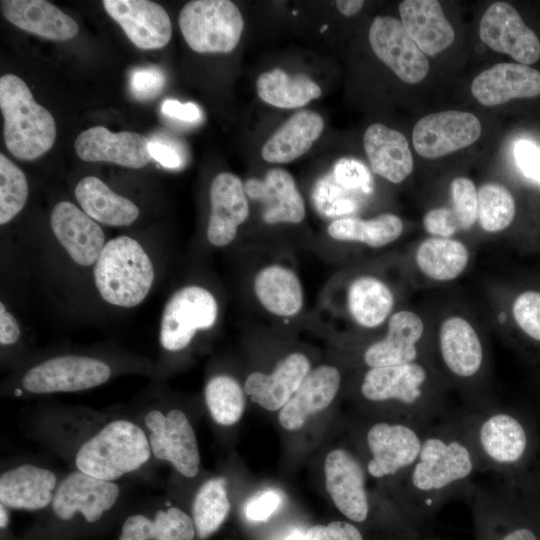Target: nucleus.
Returning a JSON list of instances; mask_svg holds the SVG:
<instances>
[{"instance_id":"obj_51","label":"nucleus","mask_w":540,"mask_h":540,"mask_svg":"<svg viewBox=\"0 0 540 540\" xmlns=\"http://www.w3.org/2000/svg\"><path fill=\"white\" fill-rule=\"evenodd\" d=\"M423 225L428 233L443 238H448L460 230L452 209L445 207L428 211L424 216Z\"/></svg>"},{"instance_id":"obj_39","label":"nucleus","mask_w":540,"mask_h":540,"mask_svg":"<svg viewBox=\"0 0 540 540\" xmlns=\"http://www.w3.org/2000/svg\"><path fill=\"white\" fill-rule=\"evenodd\" d=\"M468 260L467 247L450 238L426 239L416 252V262L420 270L437 281H449L458 277L466 268Z\"/></svg>"},{"instance_id":"obj_50","label":"nucleus","mask_w":540,"mask_h":540,"mask_svg":"<svg viewBox=\"0 0 540 540\" xmlns=\"http://www.w3.org/2000/svg\"><path fill=\"white\" fill-rule=\"evenodd\" d=\"M514 158L526 177L540 183V148L536 144L524 139L517 141Z\"/></svg>"},{"instance_id":"obj_8","label":"nucleus","mask_w":540,"mask_h":540,"mask_svg":"<svg viewBox=\"0 0 540 540\" xmlns=\"http://www.w3.org/2000/svg\"><path fill=\"white\" fill-rule=\"evenodd\" d=\"M179 26L188 46L198 53H229L244 28L237 6L228 0H194L184 5Z\"/></svg>"},{"instance_id":"obj_53","label":"nucleus","mask_w":540,"mask_h":540,"mask_svg":"<svg viewBox=\"0 0 540 540\" xmlns=\"http://www.w3.org/2000/svg\"><path fill=\"white\" fill-rule=\"evenodd\" d=\"M21 335L16 318L10 313L3 302L0 303V343L2 346L15 344Z\"/></svg>"},{"instance_id":"obj_7","label":"nucleus","mask_w":540,"mask_h":540,"mask_svg":"<svg viewBox=\"0 0 540 540\" xmlns=\"http://www.w3.org/2000/svg\"><path fill=\"white\" fill-rule=\"evenodd\" d=\"M428 428L397 419L373 422L365 433L367 474L377 480H394L397 486L415 463Z\"/></svg>"},{"instance_id":"obj_20","label":"nucleus","mask_w":540,"mask_h":540,"mask_svg":"<svg viewBox=\"0 0 540 540\" xmlns=\"http://www.w3.org/2000/svg\"><path fill=\"white\" fill-rule=\"evenodd\" d=\"M149 141L136 132L113 133L103 126H94L77 136L75 151L86 162H110L139 169L151 159Z\"/></svg>"},{"instance_id":"obj_34","label":"nucleus","mask_w":540,"mask_h":540,"mask_svg":"<svg viewBox=\"0 0 540 540\" xmlns=\"http://www.w3.org/2000/svg\"><path fill=\"white\" fill-rule=\"evenodd\" d=\"M74 192L82 210L101 224L128 226L139 216V208L134 202L115 193L95 176L82 178Z\"/></svg>"},{"instance_id":"obj_45","label":"nucleus","mask_w":540,"mask_h":540,"mask_svg":"<svg viewBox=\"0 0 540 540\" xmlns=\"http://www.w3.org/2000/svg\"><path fill=\"white\" fill-rule=\"evenodd\" d=\"M513 315L528 336L540 341V292L527 291L520 294L513 304Z\"/></svg>"},{"instance_id":"obj_24","label":"nucleus","mask_w":540,"mask_h":540,"mask_svg":"<svg viewBox=\"0 0 540 540\" xmlns=\"http://www.w3.org/2000/svg\"><path fill=\"white\" fill-rule=\"evenodd\" d=\"M245 192L263 205V220L274 224H298L306 215L305 203L293 176L281 168L267 171L263 180L250 179Z\"/></svg>"},{"instance_id":"obj_3","label":"nucleus","mask_w":540,"mask_h":540,"mask_svg":"<svg viewBox=\"0 0 540 540\" xmlns=\"http://www.w3.org/2000/svg\"><path fill=\"white\" fill-rule=\"evenodd\" d=\"M151 457L144 427L126 418H115L78 445L74 466L89 476L116 482L140 470Z\"/></svg>"},{"instance_id":"obj_23","label":"nucleus","mask_w":540,"mask_h":540,"mask_svg":"<svg viewBox=\"0 0 540 540\" xmlns=\"http://www.w3.org/2000/svg\"><path fill=\"white\" fill-rule=\"evenodd\" d=\"M309 358L301 352H292L282 358L272 372H252L245 380L244 391L262 408L281 409L295 394L311 371Z\"/></svg>"},{"instance_id":"obj_41","label":"nucleus","mask_w":540,"mask_h":540,"mask_svg":"<svg viewBox=\"0 0 540 540\" xmlns=\"http://www.w3.org/2000/svg\"><path fill=\"white\" fill-rule=\"evenodd\" d=\"M245 391L240 383L229 375H216L206 384L204 397L213 420L222 426L237 423L245 409Z\"/></svg>"},{"instance_id":"obj_2","label":"nucleus","mask_w":540,"mask_h":540,"mask_svg":"<svg viewBox=\"0 0 540 540\" xmlns=\"http://www.w3.org/2000/svg\"><path fill=\"white\" fill-rule=\"evenodd\" d=\"M429 383L430 373L418 361L375 367L364 373L360 394L369 403L392 409L394 419L430 427L450 413Z\"/></svg>"},{"instance_id":"obj_57","label":"nucleus","mask_w":540,"mask_h":540,"mask_svg":"<svg viewBox=\"0 0 540 540\" xmlns=\"http://www.w3.org/2000/svg\"><path fill=\"white\" fill-rule=\"evenodd\" d=\"M304 534L305 532H302L299 529H295L282 540H304Z\"/></svg>"},{"instance_id":"obj_18","label":"nucleus","mask_w":540,"mask_h":540,"mask_svg":"<svg viewBox=\"0 0 540 540\" xmlns=\"http://www.w3.org/2000/svg\"><path fill=\"white\" fill-rule=\"evenodd\" d=\"M209 199L207 239L212 246H228L234 241L239 227L249 216L245 187L236 175L222 172L211 182Z\"/></svg>"},{"instance_id":"obj_56","label":"nucleus","mask_w":540,"mask_h":540,"mask_svg":"<svg viewBox=\"0 0 540 540\" xmlns=\"http://www.w3.org/2000/svg\"><path fill=\"white\" fill-rule=\"evenodd\" d=\"M9 508L5 507L4 505L0 504V527L1 529H4L7 527L9 523Z\"/></svg>"},{"instance_id":"obj_47","label":"nucleus","mask_w":540,"mask_h":540,"mask_svg":"<svg viewBox=\"0 0 540 540\" xmlns=\"http://www.w3.org/2000/svg\"><path fill=\"white\" fill-rule=\"evenodd\" d=\"M304 540H365L356 524L336 520L327 525H314L306 530Z\"/></svg>"},{"instance_id":"obj_30","label":"nucleus","mask_w":540,"mask_h":540,"mask_svg":"<svg viewBox=\"0 0 540 540\" xmlns=\"http://www.w3.org/2000/svg\"><path fill=\"white\" fill-rule=\"evenodd\" d=\"M1 10L13 25L50 40H69L79 30L73 18L45 0H2Z\"/></svg>"},{"instance_id":"obj_11","label":"nucleus","mask_w":540,"mask_h":540,"mask_svg":"<svg viewBox=\"0 0 540 540\" xmlns=\"http://www.w3.org/2000/svg\"><path fill=\"white\" fill-rule=\"evenodd\" d=\"M143 427L152 457L167 462L186 478L195 477L200 468V453L195 431L179 409H151L145 413Z\"/></svg>"},{"instance_id":"obj_22","label":"nucleus","mask_w":540,"mask_h":540,"mask_svg":"<svg viewBox=\"0 0 540 540\" xmlns=\"http://www.w3.org/2000/svg\"><path fill=\"white\" fill-rule=\"evenodd\" d=\"M467 497L472 506L475 540H540L533 528L516 521L496 487L473 486Z\"/></svg>"},{"instance_id":"obj_26","label":"nucleus","mask_w":540,"mask_h":540,"mask_svg":"<svg viewBox=\"0 0 540 540\" xmlns=\"http://www.w3.org/2000/svg\"><path fill=\"white\" fill-rule=\"evenodd\" d=\"M341 386V373L335 366L320 365L308 373L291 399L281 408L279 423L289 431L302 428L306 420L335 399Z\"/></svg>"},{"instance_id":"obj_21","label":"nucleus","mask_w":540,"mask_h":540,"mask_svg":"<svg viewBox=\"0 0 540 540\" xmlns=\"http://www.w3.org/2000/svg\"><path fill=\"white\" fill-rule=\"evenodd\" d=\"M60 479L49 468L23 463L2 471L0 504L9 509L36 511L51 506Z\"/></svg>"},{"instance_id":"obj_55","label":"nucleus","mask_w":540,"mask_h":540,"mask_svg":"<svg viewBox=\"0 0 540 540\" xmlns=\"http://www.w3.org/2000/svg\"><path fill=\"white\" fill-rule=\"evenodd\" d=\"M362 0H338L336 6L339 12L345 16H352L360 11L363 7Z\"/></svg>"},{"instance_id":"obj_32","label":"nucleus","mask_w":540,"mask_h":540,"mask_svg":"<svg viewBox=\"0 0 540 540\" xmlns=\"http://www.w3.org/2000/svg\"><path fill=\"white\" fill-rule=\"evenodd\" d=\"M254 294L262 307L278 317H294L303 308L304 293L297 274L281 264H269L254 276Z\"/></svg>"},{"instance_id":"obj_15","label":"nucleus","mask_w":540,"mask_h":540,"mask_svg":"<svg viewBox=\"0 0 540 540\" xmlns=\"http://www.w3.org/2000/svg\"><path fill=\"white\" fill-rule=\"evenodd\" d=\"M480 134L475 115L450 110L421 118L413 128L412 142L419 155L433 159L471 145Z\"/></svg>"},{"instance_id":"obj_48","label":"nucleus","mask_w":540,"mask_h":540,"mask_svg":"<svg viewBox=\"0 0 540 540\" xmlns=\"http://www.w3.org/2000/svg\"><path fill=\"white\" fill-rule=\"evenodd\" d=\"M282 501L283 496L278 490L260 491L246 502L245 516L251 521H265L280 507Z\"/></svg>"},{"instance_id":"obj_5","label":"nucleus","mask_w":540,"mask_h":540,"mask_svg":"<svg viewBox=\"0 0 540 540\" xmlns=\"http://www.w3.org/2000/svg\"><path fill=\"white\" fill-rule=\"evenodd\" d=\"M0 109L5 145L16 158L34 160L52 148L56 139L54 118L35 101L20 77L1 76Z\"/></svg>"},{"instance_id":"obj_29","label":"nucleus","mask_w":540,"mask_h":540,"mask_svg":"<svg viewBox=\"0 0 540 540\" xmlns=\"http://www.w3.org/2000/svg\"><path fill=\"white\" fill-rule=\"evenodd\" d=\"M401 22L425 55L434 56L449 47L455 32L436 0H404L399 4Z\"/></svg>"},{"instance_id":"obj_38","label":"nucleus","mask_w":540,"mask_h":540,"mask_svg":"<svg viewBox=\"0 0 540 540\" xmlns=\"http://www.w3.org/2000/svg\"><path fill=\"white\" fill-rule=\"evenodd\" d=\"M402 231V220L390 213L368 220L355 217L340 218L332 221L327 228L328 235L334 240L358 242L373 248L395 241Z\"/></svg>"},{"instance_id":"obj_16","label":"nucleus","mask_w":540,"mask_h":540,"mask_svg":"<svg viewBox=\"0 0 540 540\" xmlns=\"http://www.w3.org/2000/svg\"><path fill=\"white\" fill-rule=\"evenodd\" d=\"M479 36L492 50L508 54L520 64L530 65L540 58L538 37L506 2H495L487 8L479 24Z\"/></svg>"},{"instance_id":"obj_14","label":"nucleus","mask_w":540,"mask_h":540,"mask_svg":"<svg viewBox=\"0 0 540 540\" xmlns=\"http://www.w3.org/2000/svg\"><path fill=\"white\" fill-rule=\"evenodd\" d=\"M369 42L374 54L402 81L416 84L427 75L429 62L401 20L375 17L369 29Z\"/></svg>"},{"instance_id":"obj_9","label":"nucleus","mask_w":540,"mask_h":540,"mask_svg":"<svg viewBox=\"0 0 540 540\" xmlns=\"http://www.w3.org/2000/svg\"><path fill=\"white\" fill-rule=\"evenodd\" d=\"M218 302L199 285L178 289L166 302L160 325L161 346L170 352L185 349L197 331L211 329L218 318Z\"/></svg>"},{"instance_id":"obj_27","label":"nucleus","mask_w":540,"mask_h":540,"mask_svg":"<svg viewBox=\"0 0 540 540\" xmlns=\"http://www.w3.org/2000/svg\"><path fill=\"white\" fill-rule=\"evenodd\" d=\"M423 332L424 324L417 314L407 310L394 313L389 318L386 335L365 349L364 363L375 368L417 361V345Z\"/></svg>"},{"instance_id":"obj_4","label":"nucleus","mask_w":540,"mask_h":540,"mask_svg":"<svg viewBox=\"0 0 540 540\" xmlns=\"http://www.w3.org/2000/svg\"><path fill=\"white\" fill-rule=\"evenodd\" d=\"M154 279L149 255L136 239L126 235L107 241L93 267L94 284L101 298L122 308L139 305Z\"/></svg>"},{"instance_id":"obj_25","label":"nucleus","mask_w":540,"mask_h":540,"mask_svg":"<svg viewBox=\"0 0 540 540\" xmlns=\"http://www.w3.org/2000/svg\"><path fill=\"white\" fill-rule=\"evenodd\" d=\"M471 93L485 106L540 95V72L520 63H498L477 75Z\"/></svg>"},{"instance_id":"obj_13","label":"nucleus","mask_w":540,"mask_h":540,"mask_svg":"<svg viewBox=\"0 0 540 540\" xmlns=\"http://www.w3.org/2000/svg\"><path fill=\"white\" fill-rule=\"evenodd\" d=\"M120 494L116 482L75 469L60 479L51 508L60 520L68 521L81 515L87 522L94 523L116 505Z\"/></svg>"},{"instance_id":"obj_12","label":"nucleus","mask_w":540,"mask_h":540,"mask_svg":"<svg viewBox=\"0 0 540 540\" xmlns=\"http://www.w3.org/2000/svg\"><path fill=\"white\" fill-rule=\"evenodd\" d=\"M325 485L336 508L352 523L370 516L367 472L364 464L344 448L330 451L324 462Z\"/></svg>"},{"instance_id":"obj_28","label":"nucleus","mask_w":540,"mask_h":540,"mask_svg":"<svg viewBox=\"0 0 540 540\" xmlns=\"http://www.w3.org/2000/svg\"><path fill=\"white\" fill-rule=\"evenodd\" d=\"M439 351L449 373L464 381L477 376L484 364V350L477 332L468 321L458 316L442 323Z\"/></svg>"},{"instance_id":"obj_42","label":"nucleus","mask_w":540,"mask_h":540,"mask_svg":"<svg viewBox=\"0 0 540 540\" xmlns=\"http://www.w3.org/2000/svg\"><path fill=\"white\" fill-rule=\"evenodd\" d=\"M478 220L487 232L508 227L515 216V202L509 190L498 183H486L477 191Z\"/></svg>"},{"instance_id":"obj_46","label":"nucleus","mask_w":540,"mask_h":540,"mask_svg":"<svg viewBox=\"0 0 540 540\" xmlns=\"http://www.w3.org/2000/svg\"><path fill=\"white\" fill-rule=\"evenodd\" d=\"M164 85L165 76L156 67L138 68L131 74V92L139 100H149L156 97L162 91Z\"/></svg>"},{"instance_id":"obj_31","label":"nucleus","mask_w":540,"mask_h":540,"mask_svg":"<svg viewBox=\"0 0 540 540\" xmlns=\"http://www.w3.org/2000/svg\"><path fill=\"white\" fill-rule=\"evenodd\" d=\"M363 145L373 172L392 183H400L413 171V157L405 136L374 123L363 137Z\"/></svg>"},{"instance_id":"obj_6","label":"nucleus","mask_w":540,"mask_h":540,"mask_svg":"<svg viewBox=\"0 0 540 540\" xmlns=\"http://www.w3.org/2000/svg\"><path fill=\"white\" fill-rule=\"evenodd\" d=\"M476 457L478 472L505 473L528 450V433L512 413L491 406L457 413Z\"/></svg>"},{"instance_id":"obj_1","label":"nucleus","mask_w":540,"mask_h":540,"mask_svg":"<svg viewBox=\"0 0 540 540\" xmlns=\"http://www.w3.org/2000/svg\"><path fill=\"white\" fill-rule=\"evenodd\" d=\"M478 465L457 413L425 433L419 455L396 486L399 511L418 531L457 495L472 489Z\"/></svg>"},{"instance_id":"obj_36","label":"nucleus","mask_w":540,"mask_h":540,"mask_svg":"<svg viewBox=\"0 0 540 540\" xmlns=\"http://www.w3.org/2000/svg\"><path fill=\"white\" fill-rule=\"evenodd\" d=\"M256 90L264 102L285 109L303 107L322 94L319 85L307 75H289L280 68L260 74Z\"/></svg>"},{"instance_id":"obj_58","label":"nucleus","mask_w":540,"mask_h":540,"mask_svg":"<svg viewBox=\"0 0 540 540\" xmlns=\"http://www.w3.org/2000/svg\"><path fill=\"white\" fill-rule=\"evenodd\" d=\"M405 540H434V539H425V538H422L421 535H417L415 537H412V538H408V539H405Z\"/></svg>"},{"instance_id":"obj_33","label":"nucleus","mask_w":540,"mask_h":540,"mask_svg":"<svg viewBox=\"0 0 540 540\" xmlns=\"http://www.w3.org/2000/svg\"><path fill=\"white\" fill-rule=\"evenodd\" d=\"M324 128L322 117L314 111L302 110L286 120L264 143L262 158L269 163H288L312 147Z\"/></svg>"},{"instance_id":"obj_10","label":"nucleus","mask_w":540,"mask_h":540,"mask_svg":"<svg viewBox=\"0 0 540 540\" xmlns=\"http://www.w3.org/2000/svg\"><path fill=\"white\" fill-rule=\"evenodd\" d=\"M109 364L83 355H60L29 368L20 380L24 391L45 395L89 390L107 382Z\"/></svg>"},{"instance_id":"obj_19","label":"nucleus","mask_w":540,"mask_h":540,"mask_svg":"<svg viewBox=\"0 0 540 540\" xmlns=\"http://www.w3.org/2000/svg\"><path fill=\"white\" fill-rule=\"evenodd\" d=\"M102 4L138 48L159 49L170 41L172 25L161 5L149 0H104Z\"/></svg>"},{"instance_id":"obj_35","label":"nucleus","mask_w":540,"mask_h":540,"mask_svg":"<svg viewBox=\"0 0 540 540\" xmlns=\"http://www.w3.org/2000/svg\"><path fill=\"white\" fill-rule=\"evenodd\" d=\"M192 517L177 507L159 509L152 518L133 514L123 523L119 540H193Z\"/></svg>"},{"instance_id":"obj_49","label":"nucleus","mask_w":540,"mask_h":540,"mask_svg":"<svg viewBox=\"0 0 540 540\" xmlns=\"http://www.w3.org/2000/svg\"><path fill=\"white\" fill-rule=\"evenodd\" d=\"M334 175L337 182L347 189H364L370 181L368 169L361 162L349 158L336 163Z\"/></svg>"},{"instance_id":"obj_54","label":"nucleus","mask_w":540,"mask_h":540,"mask_svg":"<svg viewBox=\"0 0 540 540\" xmlns=\"http://www.w3.org/2000/svg\"><path fill=\"white\" fill-rule=\"evenodd\" d=\"M149 152L151 158L167 168H178L181 165L182 160L178 151L164 142L149 141Z\"/></svg>"},{"instance_id":"obj_37","label":"nucleus","mask_w":540,"mask_h":540,"mask_svg":"<svg viewBox=\"0 0 540 540\" xmlns=\"http://www.w3.org/2000/svg\"><path fill=\"white\" fill-rule=\"evenodd\" d=\"M393 304L390 288L376 277H358L348 287L349 313L354 321L364 328L381 325L389 316Z\"/></svg>"},{"instance_id":"obj_43","label":"nucleus","mask_w":540,"mask_h":540,"mask_svg":"<svg viewBox=\"0 0 540 540\" xmlns=\"http://www.w3.org/2000/svg\"><path fill=\"white\" fill-rule=\"evenodd\" d=\"M28 182L24 172L4 154H0V224L10 222L25 206Z\"/></svg>"},{"instance_id":"obj_44","label":"nucleus","mask_w":540,"mask_h":540,"mask_svg":"<svg viewBox=\"0 0 540 540\" xmlns=\"http://www.w3.org/2000/svg\"><path fill=\"white\" fill-rule=\"evenodd\" d=\"M451 197L460 230L471 228L478 219L477 190L474 183L464 177L455 178L451 182Z\"/></svg>"},{"instance_id":"obj_40","label":"nucleus","mask_w":540,"mask_h":540,"mask_svg":"<svg viewBox=\"0 0 540 540\" xmlns=\"http://www.w3.org/2000/svg\"><path fill=\"white\" fill-rule=\"evenodd\" d=\"M230 511L226 482L221 477L205 481L197 490L192 503V519L196 535L205 540L224 523Z\"/></svg>"},{"instance_id":"obj_17","label":"nucleus","mask_w":540,"mask_h":540,"mask_svg":"<svg viewBox=\"0 0 540 540\" xmlns=\"http://www.w3.org/2000/svg\"><path fill=\"white\" fill-rule=\"evenodd\" d=\"M52 232L78 265L94 266L103 250L105 234L99 224L68 201L57 203L50 214Z\"/></svg>"},{"instance_id":"obj_52","label":"nucleus","mask_w":540,"mask_h":540,"mask_svg":"<svg viewBox=\"0 0 540 540\" xmlns=\"http://www.w3.org/2000/svg\"><path fill=\"white\" fill-rule=\"evenodd\" d=\"M162 112L172 118L185 122H196L201 117L200 109L194 103H181L174 99H167L162 104Z\"/></svg>"}]
</instances>
